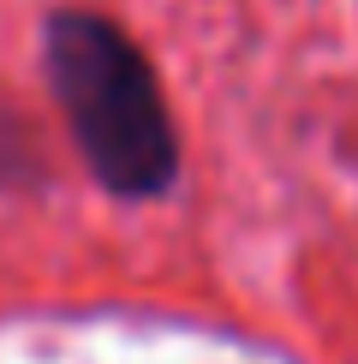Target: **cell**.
<instances>
[{
  "label": "cell",
  "mask_w": 358,
  "mask_h": 364,
  "mask_svg": "<svg viewBox=\"0 0 358 364\" xmlns=\"http://www.w3.org/2000/svg\"><path fill=\"white\" fill-rule=\"evenodd\" d=\"M42 66L48 90L72 126L84 168L114 197H161L179 173V138L156 66L114 18L90 6L54 12L42 30Z\"/></svg>",
  "instance_id": "1"
}]
</instances>
